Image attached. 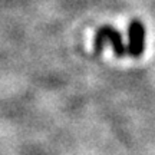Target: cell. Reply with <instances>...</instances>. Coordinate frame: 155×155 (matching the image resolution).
<instances>
[{
	"mask_svg": "<svg viewBox=\"0 0 155 155\" xmlns=\"http://www.w3.org/2000/svg\"><path fill=\"white\" fill-rule=\"evenodd\" d=\"M111 43L112 50L118 58H124L128 55V46L124 43V39L119 30L112 28L109 25H105L98 29L94 38V50L96 55H99L102 50L105 49V45Z\"/></svg>",
	"mask_w": 155,
	"mask_h": 155,
	"instance_id": "1",
	"label": "cell"
},
{
	"mask_svg": "<svg viewBox=\"0 0 155 155\" xmlns=\"http://www.w3.org/2000/svg\"><path fill=\"white\" fill-rule=\"evenodd\" d=\"M145 26L139 19L131 20L128 26V55L132 58H141L145 49Z\"/></svg>",
	"mask_w": 155,
	"mask_h": 155,
	"instance_id": "2",
	"label": "cell"
}]
</instances>
